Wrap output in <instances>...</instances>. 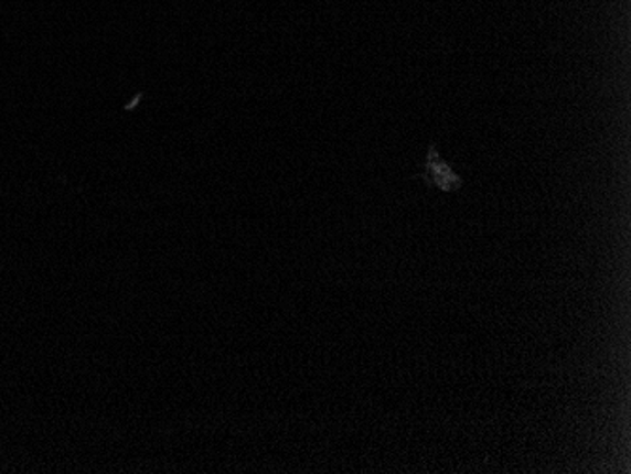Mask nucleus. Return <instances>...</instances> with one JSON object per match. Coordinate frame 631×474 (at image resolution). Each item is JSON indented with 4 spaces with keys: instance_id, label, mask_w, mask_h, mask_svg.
<instances>
[{
    "instance_id": "nucleus-1",
    "label": "nucleus",
    "mask_w": 631,
    "mask_h": 474,
    "mask_svg": "<svg viewBox=\"0 0 631 474\" xmlns=\"http://www.w3.org/2000/svg\"><path fill=\"white\" fill-rule=\"evenodd\" d=\"M421 176L429 185L439 187L441 192H458L463 184L454 169L448 165L447 161L441 158V153L437 152L435 146H429L428 158H426Z\"/></svg>"
}]
</instances>
